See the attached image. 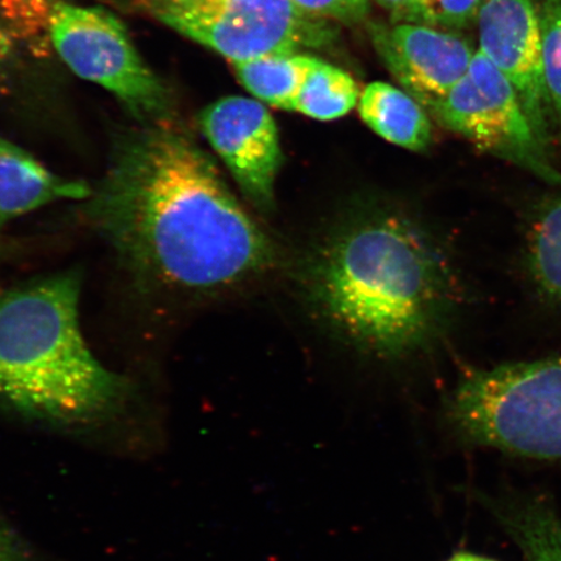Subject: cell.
I'll return each instance as SVG.
<instances>
[{
	"label": "cell",
	"mask_w": 561,
	"mask_h": 561,
	"mask_svg": "<svg viewBox=\"0 0 561 561\" xmlns=\"http://www.w3.org/2000/svg\"><path fill=\"white\" fill-rule=\"evenodd\" d=\"M85 215L123 262L170 291L224 289L270 268V237L194 140L165 122L117 146Z\"/></svg>",
	"instance_id": "6da1fadb"
},
{
	"label": "cell",
	"mask_w": 561,
	"mask_h": 561,
	"mask_svg": "<svg viewBox=\"0 0 561 561\" xmlns=\"http://www.w3.org/2000/svg\"><path fill=\"white\" fill-rule=\"evenodd\" d=\"M314 305L356 346L397 357L426 345L455 301L447 259L401 214L378 210L343 224L310 264Z\"/></svg>",
	"instance_id": "7a4b0ae2"
},
{
	"label": "cell",
	"mask_w": 561,
	"mask_h": 561,
	"mask_svg": "<svg viewBox=\"0 0 561 561\" xmlns=\"http://www.w3.org/2000/svg\"><path fill=\"white\" fill-rule=\"evenodd\" d=\"M80 294L76 272L0 291V405L61 426L95 425L122 409L129 385L83 339Z\"/></svg>",
	"instance_id": "3957f363"
},
{
	"label": "cell",
	"mask_w": 561,
	"mask_h": 561,
	"mask_svg": "<svg viewBox=\"0 0 561 561\" xmlns=\"http://www.w3.org/2000/svg\"><path fill=\"white\" fill-rule=\"evenodd\" d=\"M448 415L473 444L542 460H561V357L471 371Z\"/></svg>",
	"instance_id": "277c9868"
},
{
	"label": "cell",
	"mask_w": 561,
	"mask_h": 561,
	"mask_svg": "<svg viewBox=\"0 0 561 561\" xmlns=\"http://www.w3.org/2000/svg\"><path fill=\"white\" fill-rule=\"evenodd\" d=\"M150 11L172 30L205 45L233 65L265 56L297 54L324 41L319 21L293 0H146Z\"/></svg>",
	"instance_id": "5b68a950"
},
{
	"label": "cell",
	"mask_w": 561,
	"mask_h": 561,
	"mask_svg": "<svg viewBox=\"0 0 561 561\" xmlns=\"http://www.w3.org/2000/svg\"><path fill=\"white\" fill-rule=\"evenodd\" d=\"M50 39L75 75L108 90L136 116L163 121L170 105L167 89L145 65L128 32L112 13L58 2Z\"/></svg>",
	"instance_id": "8992f818"
},
{
	"label": "cell",
	"mask_w": 561,
	"mask_h": 561,
	"mask_svg": "<svg viewBox=\"0 0 561 561\" xmlns=\"http://www.w3.org/2000/svg\"><path fill=\"white\" fill-rule=\"evenodd\" d=\"M446 128L483 151L561 187V173L526 116L507 77L480 51L461 80L434 105Z\"/></svg>",
	"instance_id": "52a82bcc"
},
{
	"label": "cell",
	"mask_w": 561,
	"mask_h": 561,
	"mask_svg": "<svg viewBox=\"0 0 561 561\" xmlns=\"http://www.w3.org/2000/svg\"><path fill=\"white\" fill-rule=\"evenodd\" d=\"M201 126L245 196L270 209L283 150L268 108L250 98L226 96L202 112Z\"/></svg>",
	"instance_id": "ba28073f"
},
{
	"label": "cell",
	"mask_w": 561,
	"mask_h": 561,
	"mask_svg": "<svg viewBox=\"0 0 561 561\" xmlns=\"http://www.w3.org/2000/svg\"><path fill=\"white\" fill-rule=\"evenodd\" d=\"M480 53L507 77L526 116L547 144V96L538 12L531 0H485L477 16Z\"/></svg>",
	"instance_id": "9c48e42d"
},
{
	"label": "cell",
	"mask_w": 561,
	"mask_h": 561,
	"mask_svg": "<svg viewBox=\"0 0 561 561\" xmlns=\"http://www.w3.org/2000/svg\"><path fill=\"white\" fill-rule=\"evenodd\" d=\"M371 35L383 65L405 93L431 108L467 73L476 54L461 35L425 25L374 26Z\"/></svg>",
	"instance_id": "30bf717a"
},
{
	"label": "cell",
	"mask_w": 561,
	"mask_h": 561,
	"mask_svg": "<svg viewBox=\"0 0 561 561\" xmlns=\"http://www.w3.org/2000/svg\"><path fill=\"white\" fill-rule=\"evenodd\" d=\"M91 187L55 174L37 159L0 136V230L19 216L50 203L85 201Z\"/></svg>",
	"instance_id": "8fae6325"
},
{
	"label": "cell",
	"mask_w": 561,
	"mask_h": 561,
	"mask_svg": "<svg viewBox=\"0 0 561 561\" xmlns=\"http://www.w3.org/2000/svg\"><path fill=\"white\" fill-rule=\"evenodd\" d=\"M359 114L377 136L411 151L431 145L432 123L415 98L385 82H371L364 89Z\"/></svg>",
	"instance_id": "7c38bea8"
},
{
	"label": "cell",
	"mask_w": 561,
	"mask_h": 561,
	"mask_svg": "<svg viewBox=\"0 0 561 561\" xmlns=\"http://www.w3.org/2000/svg\"><path fill=\"white\" fill-rule=\"evenodd\" d=\"M318 58L290 54L265 56L233 65L242 85L271 107L294 111L308 73Z\"/></svg>",
	"instance_id": "4fadbf2b"
},
{
	"label": "cell",
	"mask_w": 561,
	"mask_h": 561,
	"mask_svg": "<svg viewBox=\"0 0 561 561\" xmlns=\"http://www.w3.org/2000/svg\"><path fill=\"white\" fill-rule=\"evenodd\" d=\"M528 263L538 290L561 306V193L547 202L531 222Z\"/></svg>",
	"instance_id": "5bb4252c"
},
{
	"label": "cell",
	"mask_w": 561,
	"mask_h": 561,
	"mask_svg": "<svg viewBox=\"0 0 561 561\" xmlns=\"http://www.w3.org/2000/svg\"><path fill=\"white\" fill-rule=\"evenodd\" d=\"M360 95L357 83L345 70L318 59L301 87L294 111L316 121L331 122L353 111Z\"/></svg>",
	"instance_id": "9a60e30c"
},
{
	"label": "cell",
	"mask_w": 561,
	"mask_h": 561,
	"mask_svg": "<svg viewBox=\"0 0 561 561\" xmlns=\"http://www.w3.org/2000/svg\"><path fill=\"white\" fill-rule=\"evenodd\" d=\"M528 561H561V522L541 500L512 504L503 516Z\"/></svg>",
	"instance_id": "2e32d148"
},
{
	"label": "cell",
	"mask_w": 561,
	"mask_h": 561,
	"mask_svg": "<svg viewBox=\"0 0 561 561\" xmlns=\"http://www.w3.org/2000/svg\"><path fill=\"white\" fill-rule=\"evenodd\" d=\"M56 3V0H0V20L13 39L44 55L51 42L50 24Z\"/></svg>",
	"instance_id": "e0dca14e"
},
{
	"label": "cell",
	"mask_w": 561,
	"mask_h": 561,
	"mask_svg": "<svg viewBox=\"0 0 561 561\" xmlns=\"http://www.w3.org/2000/svg\"><path fill=\"white\" fill-rule=\"evenodd\" d=\"M485 0H411L396 11L394 23H407L436 27L453 32L465 30L477 20Z\"/></svg>",
	"instance_id": "ac0fdd59"
},
{
	"label": "cell",
	"mask_w": 561,
	"mask_h": 561,
	"mask_svg": "<svg viewBox=\"0 0 561 561\" xmlns=\"http://www.w3.org/2000/svg\"><path fill=\"white\" fill-rule=\"evenodd\" d=\"M537 12L545 89L561 124V0H543Z\"/></svg>",
	"instance_id": "d6986e66"
},
{
	"label": "cell",
	"mask_w": 561,
	"mask_h": 561,
	"mask_svg": "<svg viewBox=\"0 0 561 561\" xmlns=\"http://www.w3.org/2000/svg\"><path fill=\"white\" fill-rule=\"evenodd\" d=\"M301 13L316 20L359 21L367 15L369 0H293Z\"/></svg>",
	"instance_id": "ffe728a7"
},
{
	"label": "cell",
	"mask_w": 561,
	"mask_h": 561,
	"mask_svg": "<svg viewBox=\"0 0 561 561\" xmlns=\"http://www.w3.org/2000/svg\"><path fill=\"white\" fill-rule=\"evenodd\" d=\"M0 561H32L26 545L2 518H0Z\"/></svg>",
	"instance_id": "44dd1931"
},
{
	"label": "cell",
	"mask_w": 561,
	"mask_h": 561,
	"mask_svg": "<svg viewBox=\"0 0 561 561\" xmlns=\"http://www.w3.org/2000/svg\"><path fill=\"white\" fill-rule=\"evenodd\" d=\"M447 561H496L494 559H490L486 557L476 556V553L471 552H459L455 553V556Z\"/></svg>",
	"instance_id": "7402d4cb"
},
{
	"label": "cell",
	"mask_w": 561,
	"mask_h": 561,
	"mask_svg": "<svg viewBox=\"0 0 561 561\" xmlns=\"http://www.w3.org/2000/svg\"><path fill=\"white\" fill-rule=\"evenodd\" d=\"M376 2L383 7V9L391 10L392 12L403 9L411 0H376Z\"/></svg>",
	"instance_id": "603a6c76"
},
{
	"label": "cell",
	"mask_w": 561,
	"mask_h": 561,
	"mask_svg": "<svg viewBox=\"0 0 561 561\" xmlns=\"http://www.w3.org/2000/svg\"><path fill=\"white\" fill-rule=\"evenodd\" d=\"M156 2L178 3L182 2V0H156Z\"/></svg>",
	"instance_id": "cb8c5ba5"
}]
</instances>
